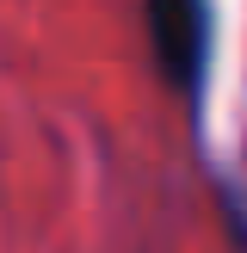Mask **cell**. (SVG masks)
I'll return each mask as SVG.
<instances>
[{
  "label": "cell",
  "instance_id": "1",
  "mask_svg": "<svg viewBox=\"0 0 247 253\" xmlns=\"http://www.w3.org/2000/svg\"><path fill=\"white\" fill-rule=\"evenodd\" d=\"M148 43H155L161 81L198 99L210 74V49H216L210 0H148Z\"/></svg>",
  "mask_w": 247,
  "mask_h": 253
}]
</instances>
